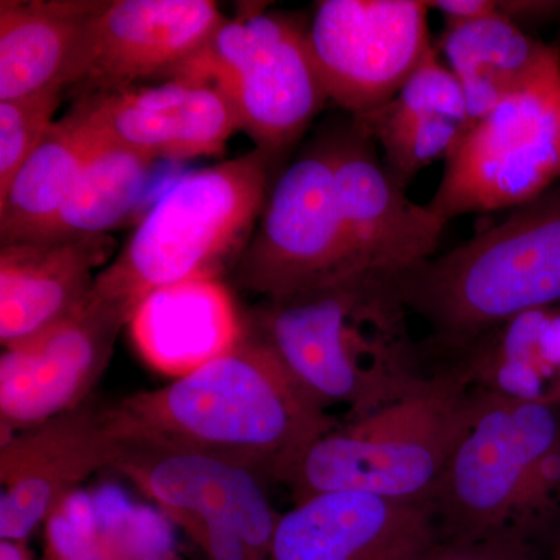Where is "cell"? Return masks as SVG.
<instances>
[{
  "label": "cell",
  "mask_w": 560,
  "mask_h": 560,
  "mask_svg": "<svg viewBox=\"0 0 560 560\" xmlns=\"http://www.w3.org/2000/svg\"><path fill=\"white\" fill-rule=\"evenodd\" d=\"M108 418L113 436L223 456L268 481L338 427L248 330L198 370L108 405Z\"/></svg>",
  "instance_id": "1"
},
{
  "label": "cell",
  "mask_w": 560,
  "mask_h": 560,
  "mask_svg": "<svg viewBox=\"0 0 560 560\" xmlns=\"http://www.w3.org/2000/svg\"><path fill=\"white\" fill-rule=\"evenodd\" d=\"M407 313L385 280L357 276L264 300L245 324L323 410L342 404L359 418L423 378Z\"/></svg>",
  "instance_id": "2"
},
{
  "label": "cell",
  "mask_w": 560,
  "mask_h": 560,
  "mask_svg": "<svg viewBox=\"0 0 560 560\" xmlns=\"http://www.w3.org/2000/svg\"><path fill=\"white\" fill-rule=\"evenodd\" d=\"M434 346L460 352L501 324L560 302V183L442 256L381 276Z\"/></svg>",
  "instance_id": "3"
},
{
  "label": "cell",
  "mask_w": 560,
  "mask_h": 560,
  "mask_svg": "<svg viewBox=\"0 0 560 560\" xmlns=\"http://www.w3.org/2000/svg\"><path fill=\"white\" fill-rule=\"evenodd\" d=\"M458 370L420 378L399 399L313 441L280 471L294 503L326 492H366L434 506L480 389Z\"/></svg>",
  "instance_id": "4"
},
{
  "label": "cell",
  "mask_w": 560,
  "mask_h": 560,
  "mask_svg": "<svg viewBox=\"0 0 560 560\" xmlns=\"http://www.w3.org/2000/svg\"><path fill=\"white\" fill-rule=\"evenodd\" d=\"M278 156L248 153L180 176L139 221L94 290L130 307L153 291L232 271L256 231Z\"/></svg>",
  "instance_id": "5"
},
{
  "label": "cell",
  "mask_w": 560,
  "mask_h": 560,
  "mask_svg": "<svg viewBox=\"0 0 560 560\" xmlns=\"http://www.w3.org/2000/svg\"><path fill=\"white\" fill-rule=\"evenodd\" d=\"M168 80L212 84L257 149L283 156L329 102L308 27L294 14L243 7Z\"/></svg>",
  "instance_id": "6"
},
{
  "label": "cell",
  "mask_w": 560,
  "mask_h": 560,
  "mask_svg": "<svg viewBox=\"0 0 560 560\" xmlns=\"http://www.w3.org/2000/svg\"><path fill=\"white\" fill-rule=\"evenodd\" d=\"M560 183V47L522 90L471 125L429 208L451 221L515 209Z\"/></svg>",
  "instance_id": "7"
},
{
  "label": "cell",
  "mask_w": 560,
  "mask_h": 560,
  "mask_svg": "<svg viewBox=\"0 0 560 560\" xmlns=\"http://www.w3.org/2000/svg\"><path fill=\"white\" fill-rule=\"evenodd\" d=\"M559 442L555 400H510L480 389L434 500L448 540L521 534L518 515L533 471Z\"/></svg>",
  "instance_id": "8"
},
{
  "label": "cell",
  "mask_w": 560,
  "mask_h": 560,
  "mask_svg": "<svg viewBox=\"0 0 560 560\" xmlns=\"http://www.w3.org/2000/svg\"><path fill=\"white\" fill-rule=\"evenodd\" d=\"M235 283L278 300L360 275L338 210L327 131L271 184L259 223L235 265Z\"/></svg>",
  "instance_id": "9"
},
{
  "label": "cell",
  "mask_w": 560,
  "mask_h": 560,
  "mask_svg": "<svg viewBox=\"0 0 560 560\" xmlns=\"http://www.w3.org/2000/svg\"><path fill=\"white\" fill-rule=\"evenodd\" d=\"M425 0H320L311 25L313 58L329 101L352 119L396 97L434 49Z\"/></svg>",
  "instance_id": "10"
},
{
  "label": "cell",
  "mask_w": 560,
  "mask_h": 560,
  "mask_svg": "<svg viewBox=\"0 0 560 560\" xmlns=\"http://www.w3.org/2000/svg\"><path fill=\"white\" fill-rule=\"evenodd\" d=\"M131 311L92 291L90 300L38 337L0 355L2 441L91 400Z\"/></svg>",
  "instance_id": "11"
},
{
  "label": "cell",
  "mask_w": 560,
  "mask_h": 560,
  "mask_svg": "<svg viewBox=\"0 0 560 560\" xmlns=\"http://www.w3.org/2000/svg\"><path fill=\"white\" fill-rule=\"evenodd\" d=\"M335 190L357 271L386 276L430 259L448 221L407 195L383 164L377 143L352 117L327 130Z\"/></svg>",
  "instance_id": "12"
},
{
  "label": "cell",
  "mask_w": 560,
  "mask_h": 560,
  "mask_svg": "<svg viewBox=\"0 0 560 560\" xmlns=\"http://www.w3.org/2000/svg\"><path fill=\"white\" fill-rule=\"evenodd\" d=\"M109 469L165 514L189 512L232 523L257 559H270L280 514L259 470L206 452L116 436Z\"/></svg>",
  "instance_id": "13"
},
{
  "label": "cell",
  "mask_w": 560,
  "mask_h": 560,
  "mask_svg": "<svg viewBox=\"0 0 560 560\" xmlns=\"http://www.w3.org/2000/svg\"><path fill=\"white\" fill-rule=\"evenodd\" d=\"M113 445L108 405L92 399L2 441L0 540L27 541L81 482L109 469Z\"/></svg>",
  "instance_id": "14"
},
{
  "label": "cell",
  "mask_w": 560,
  "mask_h": 560,
  "mask_svg": "<svg viewBox=\"0 0 560 560\" xmlns=\"http://www.w3.org/2000/svg\"><path fill=\"white\" fill-rule=\"evenodd\" d=\"M226 20L210 0H103L69 90L81 98L167 79Z\"/></svg>",
  "instance_id": "15"
},
{
  "label": "cell",
  "mask_w": 560,
  "mask_h": 560,
  "mask_svg": "<svg viewBox=\"0 0 560 560\" xmlns=\"http://www.w3.org/2000/svg\"><path fill=\"white\" fill-rule=\"evenodd\" d=\"M436 544L431 503L326 492L280 515L268 560H418Z\"/></svg>",
  "instance_id": "16"
},
{
  "label": "cell",
  "mask_w": 560,
  "mask_h": 560,
  "mask_svg": "<svg viewBox=\"0 0 560 560\" xmlns=\"http://www.w3.org/2000/svg\"><path fill=\"white\" fill-rule=\"evenodd\" d=\"M73 106L103 138L156 161L220 156L241 131L226 97L212 84L194 81L90 95Z\"/></svg>",
  "instance_id": "17"
},
{
  "label": "cell",
  "mask_w": 560,
  "mask_h": 560,
  "mask_svg": "<svg viewBox=\"0 0 560 560\" xmlns=\"http://www.w3.org/2000/svg\"><path fill=\"white\" fill-rule=\"evenodd\" d=\"M116 248L109 234L0 246L2 348L32 340L79 311Z\"/></svg>",
  "instance_id": "18"
},
{
  "label": "cell",
  "mask_w": 560,
  "mask_h": 560,
  "mask_svg": "<svg viewBox=\"0 0 560 560\" xmlns=\"http://www.w3.org/2000/svg\"><path fill=\"white\" fill-rule=\"evenodd\" d=\"M128 327L142 359L175 378L230 352L246 331L221 279L187 280L153 291L135 308Z\"/></svg>",
  "instance_id": "19"
},
{
  "label": "cell",
  "mask_w": 560,
  "mask_h": 560,
  "mask_svg": "<svg viewBox=\"0 0 560 560\" xmlns=\"http://www.w3.org/2000/svg\"><path fill=\"white\" fill-rule=\"evenodd\" d=\"M103 0H2L0 102L69 90Z\"/></svg>",
  "instance_id": "20"
},
{
  "label": "cell",
  "mask_w": 560,
  "mask_h": 560,
  "mask_svg": "<svg viewBox=\"0 0 560 560\" xmlns=\"http://www.w3.org/2000/svg\"><path fill=\"white\" fill-rule=\"evenodd\" d=\"M440 44L463 88L469 128L528 84L559 47L533 38L499 13L445 25Z\"/></svg>",
  "instance_id": "21"
},
{
  "label": "cell",
  "mask_w": 560,
  "mask_h": 560,
  "mask_svg": "<svg viewBox=\"0 0 560 560\" xmlns=\"http://www.w3.org/2000/svg\"><path fill=\"white\" fill-rule=\"evenodd\" d=\"M97 140V132L75 106L55 121L0 195V246L44 237Z\"/></svg>",
  "instance_id": "22"
},
{
  "label": "cell",
  "mask_w": 560,
  "mask_h": 560,
  "mask_svg": "<svg viewBox=\"0 0 560 560\" xmlns=\"http://www.w3.org/2000/svg\"><path fill=\"white\" fill-rule=\"evenodd\" d=\"M154 162L149 154L98 135L97 145L39 242L80 241L109 234L138 208Z\"/></svg>",
  "instance_id": "23"
},
{
  "label": "cell",
  "mask_w": 560,
  "mask_h": 560,
  "mask_svg": "<svg viewBox=\"0 0 560 560\" xmlns=\"http://www.w3.org/2000/svg\"><path fill=\"white\" fill-rule=\"evenodd\" d=\"M355 124L381 147L383 164L404 187H408L423 168L447 160L467 130L466 125L445 117L359 119Z\"/></svg>",
  "instance_id": "24"
},
{
  "label": "cell",
  "mask_w": 560,
  "mask_h": 560,
  "mask_svg": "<svg viewBox=\"0 0 560 560\" xmlns=\"http://www.w3.org/2000/svg\"><path fill=\"white\" fill-rule=\"evenodd\" d=\"M412 120L445 117L469 128L466 97L458 77L442 65L436 47L420 62L396 97L361 119ZM359 120V119H355ZM467 131V130H466Z\"/></svg>",
  "instance_id": "25"
},
{
  "label": "cell",
  "mask_w": 560,
  "mask_h": 560,
  "mask_svg": "<svg viewBox=\"0 0 560 560\" xmlns=\"http://www.w3.org/2000/svg\"><path fill=\"white\" fill-rule=\"evenodd\" d=\"M62 91L0 102V195L54 127Z\"/></svg>",
  "instance_id": "26"
},
{
  "label": "cell",
  "mask_w": 560,
  "mask_h": 560,
  "mask_svg": "<svg viewBox=\"0 0 560 560\" xmlns=\"http://www.w3.org/2000/svg\"><path fill=\"white\" fill-rule=\"evenodd\" d=\"M205 552L208 560H259L232 523L210 515L167 514Z\"/></svg>",
  "instance_id": "27"
},
{
  "label": "cell",
  "mask_w": 560,
  "mask_h": 560,
  "mask_svg": "<svg viewBox=\"0 0 560 560\" xmlns=\"http://www.w3.org/2000/svg\"><path fill=\"white\" fill-rule=\"evenodd\" d=\"M418 560H530L521 534H501L481 540H447L434 545Z\"/></svg>",
  "instance_id": "28"
},
{
  "label": "cell",
  "mask_w": 560,
  "mask_h": 560,
  "mask_svg": "<svg viewBox=\"0 0 560 560\" xmlns=\"http://www.w3.org/2000/svg\"><path fill=\"white\" fill-rule=\"evenodd\" d=\"M497 11L501 16L517 24L518 27L551 20L560 13V2L547 0H497Z\"/></svg>",
  "instance_id": "29"
},
{
  "label": "cell",
  "mask_w": 560,
  "mask_h": 560,
  "mask_svg": "<svg viewBox=\"0 0 560 560\" xmlns=\"http://www.w3.org/2000/svg\"><path fill=\"white\" fill-rule=\"evenodd\" d=\"M430 10L440 11L445 25L480 20L497 14V0H429Z\"/></svg>",
  "instance_id": "30"
},
{
  "label": "cell",
  "mask_w": 560,
  "mask_h": 560,
  "mask_svg": "<svg viewBox=\"0 0 560 560\" xmlns=\"http://www.w3.org/2000/svg\"><path fill=\"white\" fill-rule=\"evenodd\" d=\"M539 363L548 374H560V311H552L550 320L541 334Z\"/></svg>",
  "instance_id": "31"
},
{
  "label": "cell",
  "mask_w": 560,
  "mask_h": 560,
  "mask_svg": "<svg viewBox=\"0 0 560 560\" xmlns=\"http://www.w3.org/2000/svg\"><path fill=\"white\" fill-rule=\"evenodd\" d=\"M0 560H39L28 550L27 541L0 540ZM44 560V559H43Z\"/></svg>",
  "instance_id": "32"
},
{
  "label": "cell",
  "mask_w": 560,
  "mask_h": 560,
  "mask_svg": "<svg viewBox=\"0 0 560 560\" xmlns=\"http://www.w3.org/2000/svg\"><path fill=\"white\" fill-rule=\"evenodd\" d=\"M552 560H560V539L558 541V548H556L555 558H552Z\"/></svg>",
  "instance_id": "33"
},
{
  "label": "cell",
  "mask_w": 560,
  "mask_h": 560,
  "mask_svg": "<svg viewBox=\"0 0 560 560\" xmlns=\"http://www.w3.org/2000/svg\"><path fill=\"white\" fill-rule=\"evenodd\" d=\"M559 389H560V383H559Z\"/></svg>",
  "instance_id": "34"
}]
</instances>
